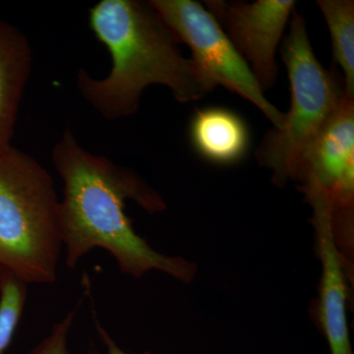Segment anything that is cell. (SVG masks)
<instances>
[{"mask_svg":"<svg viewBox=\"0 0 354 354\" xmlns=\"http://www.w3.org/2000/svg\"><path fill=\"white\" fill-rule=\"evenodd\" d=\"M32 64L29 39L15 26L0 20V155L12 146Z\"/></svg>","mask_w":354,"mask_h":354,"instance_id":"9c48e42d","label":"cell"},{"mask_svg":"<svg viewBox=\"0 0 354 354\" xmlns=\"http://www.w3.org/2000/svg\"><path fill=\"white\" fill-rule=\"evenodd\" d=\"M95 38L108 48L111 69L104 79L77 74L83 99L108 120L137 113L144 90L165 86L180 102L201 99L214 90L149 2L101 0L88 11Z\"/></svg>","mask_w":354,"mask_h":354,"instance_id":"7a4b0ae2","label":"cell"},{"mask_svg":"<svg viewBox=\"0 0 354 354\" xmlns=\"http://www.w3.org/2000/svg\"><path fill=\"white\" fill-rule=\"evenodd\" d=\"M51 158L64 183L59 216L67 267L73 269L93 249L101 248L113 256L120 272L132 278L156 270L183 283L194 279L196 265L158 252L133 228L125 213L127 200L151 214L167 208L143 177L88 152L70 129L62 133Z\"/></svg>","mask_w":354,"mask_h":354,"instance_id":"6da1fadb","label":"cell"},{"mask_svg":"<svg viewBox=\"0 0 354 354\" xmlns=\"http://www.w3.org/2000/svg\"><path fill=\"white\" fill-rule=\"evenodd\" d=\"M293 0H207L205 7L245 60L263 92L276 83V53L295 10Z\"/></svg>","mask_w":354,"mask_h":354,"instance_id":"52a82bcc","label":"cell"},{"mask_svg":"<svg viewBox=\"0 0 354 354\" xmlns=\"http://www.w3.org/2000/svg\"><path fill=\"white\" fill-rule=\"evenodd\" d=\"M332 39L334 60L344 72V92L354 99V1L318 0Z\"/></svg>","mask_w":354,"mask_h":354,"instance_id":"8fae6325","label":"cell"},{"mask_svg":"<svg viewBox=\"0 0 354 354\" xmlns=\"http://www.w3.org/2000/svg\"><path fill=\"white\" fill-rule=\"evenodd\" d=\"M76 309L53 326L50 334L35 346L30 354H70L68 335L75 319Z\"/></svg>","mask_w":354,"mask_h":354,"instance_id":"4fadbf2b","label":"cell"},{"mask_svg":"<svg viewBox=\"0 0 354 354\" xmlns=\"http://www.w3.org/2000/svg\"><path fill=\"white\" fill-rule=\"evenodd\" d=\"M302 191L329 198L335 227H353L354 99L344 95L298 162Z\"/></svg>","mask_w":354,"mask_h":354,"instance_id":"8992f818","label":"cell"},{"mask_svg":"<svg viewBox=\"0 0 354 354\" xmlns=\"http://www.w3.org/2000/svg\"><path fill=\"white\" fill-rule=\"evenodd\" d=\"M179 44H185L191 58L214 88L223 86L241 95L262 111L274 128L283 127L285 113L266 99L245 60L206 7L193 0H150Z\"/></svg>","mask_w":354,"mask_h":354,"instance_id":"5b68a950","label":"cell"},{"mask_svg":"<svg viewBox=\"0 0 354 354\" xmlns=\"http://www.w3.org/2000/svg\"><path fill=\"white\" fill-rule=\"evenodd\" d=\"M190 135L197 152L216 164L239 162L249 146L245 122L225 109L198 111L191 122Z\"/></svg>","mask_w":354,"mask_h":354,"instance_id":"30bf717a","label":"cell"},{"mask_svg":"<svg viewBox=\"0 0 354 354\" xmlns=\"http://www.w3.org/2000/svg\"><path fill=\"white\" fill-rule=\"evenodd\" d=\"M308 202L313 209L312 223L315 227L322 263L321 325L330 354H353L346 321V274L342 254L335 241L332 205L327 199L320 197L311 198Z\"/></svg>","mask_w":354,"mask_h":354,"instance_id":"ba28073f","label":"cell"},{"mask_svg":"<svg viewBox=\"0 0 354 354\" xmlns=\"http://www.w3.org/2000/svg\"><path fill=\"white\" fill-rule=\"evenodd\" d=\"M95 329H97V333H99L100 337H101L102 342L106 346V348H108V353L106 354H136V353H128L127 351H123L122 348L114 342L113 337H111V335L109 334L108 330L104 329V327L101 325V323L97 320V317L95 316ZM88 354H101L97 353V351H90ZM142 354H164V353H144Z\"/></svg>","mask_w":354,"mask_h":354,"instance_id":"5bb4252c","label":"cell"},{"mask_svg":"<svg viewBox=\"0 0 354 354\" xmlns=\"http://www.w3.org/2000/svg\"><path fill=\"white\" fill-rule=\"evenodd\" d=\"M281 57L290 79L291 102L283 127L265 135L255 156L272 171V181L286 185L295 179L298 162L346 95L337 68L326 69L317 59L304 16L293 11Z\"/></svg>","mask_w":354,"mask_h":354,"instance_id":"277c9868","label":"cell"},{"mask_svg":"<svg viewBox=\"0 0 354 354\" xmlns=\"http://www.w3.org/2000/svg\"><path fill=\"white\" fill-rule=\"evenodd\" d=\"M59 207L41 162L13 146L0 155V271L27 285L57 281L64 249Z\"/></svg>","mask_w":354,"mask_h":354,"instance_id":"3957f363","label":"cell"},{"mask_svg":"<svg viewBox=\"0 0 354 354\" xmlns=\"http://www.w3.org/2000/svg\"><path fill=\"white\" fill-rule=\"evenodd\" d=\"M27 283L0 271V354L6 353L19 325L27 300Z\"/></svg>","mask_w":354,"mask_h":354,"instance_id":"7c38bea8","label":"cell"}]
</instances>
